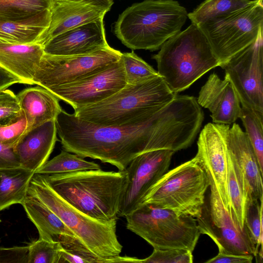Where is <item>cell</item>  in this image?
I'll return each instance as SVG.
<instances>
[{
  "mask_svg": "<svg viewBox=\"0 0 263 263\" xmlns=\"http://www.w3.org/2000/svg\"><path fill=\"white\" fill-rule=\"evenodd\" d=\"M157 111L140 122L103 126L62 109L55 121L57 134L64 149L123 171L141 154L161 149Z\"/></svg>",
  "mask_w": 263,
  "mask_h": 263,
  "instance_id": "cell-1",
  "label": "cell"
},
{
  "mask_svg": "<svg viewBox=\"0 0 263 263\" xmlns=\"http://www.w3.org/2000/svg\"><path fill=\"white\" fill-rule=\"evenodd\" d=\"M41 175L58 195L79 211L99 220L117 219L128 181L125 170L100 168Z\"/></svg>",
  "mask_w": 263,
  "mask_h": 263,
  "instance_id": "cell-2",
  "label": "cell"
},
{
  "mask_svg": "<svg viewBox=\"0 0 263 263\" xmlns=\"http://www.w3.org/2000/svg\"><path fill=\"white\" fill-rule=\"evenodd\" d=\"M176 95L159 74L126 84L106 99L75 109L73 114L99 126H122L144 120L171 101Z\"/></svg>",
  "mask_w": 263,
  "mask_h": 263,
  "instance_id": "cell-3",
  "label": "cell"
},
{
  "mask_svg": "<svg viewBox=\"0 0 263 263\" xmlns=\"http://www.w3.org/2000/svg\"><path fill=\"white\" fill-rule=\"evenodd\" d=\"M186 9L174 0H144L126 8L114 27L116 36L132 49L157 50L181 31Z\"/></svg>",
  "mask_w": 263,
  "mask_h": 263,
  "instance_id": "cell-4",
  "label": "cell"
},
{
  "mask_svg": "<svg viewBox=\"0 0 263 263\" xmlns=\"http://www.w3.org/2000/svg\"><path fill=\"white\" fill-rule=\"evenodd\" d=\"M152 58L157 62L158 74L176 94L220 66L206 37L192 23L165 41Z\"/></svg>",
  "mask_w": 263,
  "mask_h": 263,
  "instance_id": "cell-5",
  "label": "cell"
},
{
  "mask_svg": "<svg viewBox=\"0 0 263 263\" xmlns=\"http://www.w3.org/2000/svg\"><path fill=\"white\" fill-rule=\"evenodd\" d=\"M28 195L37 198L57 215L92 253L110 257L122 252L116 234L117 219L99 220L79 211L58 195L40 174L32 177Z\"/></svg>",
  "mask_w": 263,
  "mask_h": 263,
  "instance_id": "cell-6",
  "label": "cell"
},
{
  "mask_svg": "<svg viewBox=\"0 0 263 263\" xmlns=\"http://www.w3.org/2000/svg\"><path fill=\"white\" fill-rule=\"evenodd\" d=\"M209 186L207 175L193 158L165 173L147 191L141 204H149L197 218Z\"/></svg>",
  "mask_w": 263,
  "mask_h": 263,
  "instance_id": "cell-7",
  "label": "cell"
},
{
  "mask_svg": "<svg viewBox=\"0 0 263 263\" xmlns=\"http://www.w3.org/2000/svg\"><path fill=\"white\" fill-rule=\"evenodd\" d=\"M125 217L126 228L156 249L193 252L201 234L194 217L149 204H141Z\"/></svg>",
  "mask_w": 263,
  "mask_h": 263,
  "instance_id": "cell-8",
  "label": "cell"
},
{
  "mask_svg": "<svg viewBox=\"0 0 263 263\" xmlns=\"http://www.w3.org/2000/svg\"><path fill=\"white\" fill-rule=\"evenodd\" d=\"M222 67L236 53L263 34L262 0L197 25Z\"/></svg>",
  "mask_w": 263,
  "mask_h": 263,
  "instance_id": "cell-9",
  "label": "cell"
},
{
  "mask_svg": "<svg viewBox=\"0 0 263 263\" xmlns=\"http://www.w3.org/2000/svg\"><path fill=\"white\" fill-rule=\"evenodd\" d=\"M122 52L109 46L86 54L56 56L44 53L33 79L47 89L69 84L97 73L121 59Z\"/></svg>",
  "mask_w": 263,
  "mask_h": 263,
  "instance_id": "cell-10",
  "label": "cell"
},
{
  "mask_svg": "<svg viewBox=\"0 0 263 263\" xmlns=\"http://www.w3.org/2000/svg\"><path fill=\"white\" fill-rule=\"evenodd\" d=\"M205 198L201 214L196 218L200 234L208 235L218 248V252L256 255V246L246 228L241 229L231 217L214 184Z\"/></svg>",
  "mask_w": 263,
  "mask_h": 263,
  "instance_id": "cell-11",
  "label": "cell"
},
{
  "mask_svg": "<svg viewBox=\"0 0 263 263\" xmlns=\"http://www.w3.org/2000/svg\"><path fill=\"white\" fill-rule=\"evenodd\" d=\"M242 107L263 114V34L222 67Z\"/></svg>",
  "mask_w": 263,
  "mask_h": 263,
  "instance_id": "cell-12",
  "label": "cell"
},
{
  "mask_svg": "<svg viewBox=\"0 0 263 263\" xmlns=\"http://www.w3.org/2000/svg\"><path fill=\"white\" fill-rule=\"evenodd\" d=\"M127 84L121 59L79 81L49 88L74 110L101 101Z\"/></svg>",
  "mask_w": 263,
  "mask_h": 263,
  "instance_id": "cell-13",
  "label": "cell"
},
{
  "mask_svg": "<svg viewBox=\"0 0 263 263\" xmlns=\"http://www.w3.org/2000/svg\"><path fill=\"white\" fill-rule=\"evenodd\" d=\"M174 152L156 149L135 158L125 169L128 184L120 201L118 216L125 217L141 204L146 192L168 171Z\"/></svg>",
  "mask_w": 263,
  "mask_h": 263,
  "instance_id": "cell-14",
  "label": "cell"
},
{
  "mask_svg": "<svg viewBox=\"0 0 263 263\" xmlns=\"http://www.w3.org/2000/svg\"><path fill=\"white\" fill-rule=\"evenodd\" d=\"M230 125L209 123L202 128L197 142V153L193 158L204 171L210 185L214 184L227 209L228 151L227 136Z\"/></svg>",
  "mask_w": 263,
  "mask_h": 263,
  "instance_id": "cell-15",
  "label": "cell"
},
{
  "mask_svg": "<svg viewBox=\"0 0 263 263\" xmlns=\"http://www.w3.org/2000/svg\"><path fill=\"white\" fill-rule=\"evenodd\" d=\"M227 145L247 203L260 199L263 197V172L245 132L238 124L230 126Z\"/></svg>",
  "mask_w": 263,
  "mask_h": 263,
  "instance_id": "cell-16",
  "label": "cell"
},
{
  "mask_svg": "<svg viewBox=\"0 0 263 263\" xmlns=\"http://www.w3.org/2000/svg\"><path fill=\"white\" fill-rule=\"evenodd\" d=\"M103 18L73 28L51 38L43 45L44 53L56 56L77 55L108 47Z\"/></svg>",
  "mask_w": 263,
  "mask_h": 263,
  "instance_id": "cell-17",
  "label": "cell"
},
{
  "mask_svg": "<svg viewBox=\"0 0 263 263\" xmlns=\"http://www.w3.org/2000/svg\"><path fill=\"white\" fill-rule=\"evenodd\" d=\"M198 104L211 113L213 123L230 125L239 118L241 104L230 81L215 73L209 77L197 99Z\"/></svg>",
  "mask_w": 263,
  "mask_h": 263,
  "instance_id": "cell-18",
  "label": "cell"
},
{
  "mask_svg": "<svg viewBox=\"0 0 263 263\" xmlns=\"http://www.w3.org/2000/svg\"><path fill=\"white\" fill-rule=\"evenodd\" d=\"M109 10L86 3L54 0L50 9L48 27L37 44L42 46L48 40L66 31L104 18Z\"/></svg>",
  "mask_w": 263,
  "mask_h": 263,
  "instance_id": "cell-19",
  "label": "cell"
},
{
  "mask_svg": "<svg viewBox=\"0 0 263 263\" xmlns=\"http://www.w3.org/2000/svg\"><path fill=\"white\" fill-rule=\"evenodd\" d=\"M55 120L27 131L14 146L21 166L35 172L47 160L57 141Z\"/></svg>",
  "mask_w": 263,
  "mask_h": 263,
  "instance_id": "cell-20",
  "label": "cell"
},
{
  "mask_svg": "<svg viewBox=\"0 0 263 263\" xmlns=\"http://www.w3.org/2000/svg\"><path fill=\"white\" fill-rule=\"evenodd\" d=\"M21 204L37 229L39 238L59 242L65 249L83 245L60 218L37 198L27 195Z\"/></svg>",
  "mask_w": 263,
  "mask_h": 263,
  "instance_id": "cell-21",
  "label": "cell"
},
{
  "mask_svg": "<svg viewBox=\"0 0 263 263\" xmlns=\"http://www.w3.org/2000/svg\"><path fill=\"white\" fill-rule=\"evenodd\" d=\"M44 54L39 44H13L0 40V66L24 84H34L33 79Z\"/></svg>",
  "mask_w": 263,
  "mask_h": 263,
  "instance_id": "cell-22",
  "label": "cell"
},
{
  "mask_svg": "<svg viewBox=\"0 0 263 263\" xmlns=\"http://www.w3.org/2000/svg\"><path fill=\"white\" fill-rule=\"evenodd\" d=\"M16 97L27 120L26 132L49 121H55L62 110L59 99L40 86L23 89Z\"/></svg>",
  "mask_w": 263,
  "mask_h": 263,
  "instance_id": "cell-23",
  "label": "cell"
},
{
  "mask_svg": "<svg viewBox=\"0 0 263 263\" xmlns=\"http://www.w3.org/2000/svg\"><path fill=\"white\" fill-rule=\"evenodd\" d=\"M54 0H0V22L48 28Z\"/></svg>",
  "mask_w": 263,
  "mask_h": 263,
  "instance_id": "cell-24",
  "label": "cell"
},
{
  "mask_svg": "<svg viewBox=\"0 0 263 263\" xmlns=\"http://www.w3.org/2000/svg\"><path fill=\"white\" fill-rule=\"evenodd\" d=\"M34 174V172L21 166L0 169V211L22 203L28 195Z\"/></svg>",
  "mask_w": 263,
  "mask_h": 263,
  "instance_id": "cell-25",
  "label": "cell"
},
{
  "mask_svg": "<svg viewBox=\"0 0 263 263\" xmlns=\"http://www.w3.org/2000/svg\"><path fill=\"white\" fill-rule=\"evenodd\" d=\"M100 168L99 164L63 149L52 159L47 160L34 174L50 175Z\"/></svg>",
  "mask_w": 263,
  "mask_h": 263,
  "instance_id": "cell-26",
  "label": "cell"
},
{
  "mask_svg": "<svg viewBox=\"0 0 263 263\" xmlns=\"http://www.w3.org/2000/svg\"><path fill=\"white\" fill-rule=\"evenodd\" d=\"M227 194L228 198L227 210L233 219L241 229H243L245 228V216L247 199L229 152Z\"/></svg>",
  "mask_w": 263,
  "mask_h": 263,
  "instance_id": "cell-27",
  "label": "cell"
},
{
  "mask_svg": "<svg viewBox=\"0 0 263 263\" xmlns=\"http://www.w3.org/2000/svg\"><path fill=\"white\" fill-rule=\"evenodd\" d=\"M251 0H205L187 13L192 24L198 25L221 15L230 13L249 5Z\"/></svg>",
  "mask_w": 263,
  "mask_h": 263,
  "instance_id": "cell-28",
  "label": "cell"
},
{
  "mask_svg": "<svg viewBox=\"0 0 263 263\" xmlns=\"http://www.w3.org/2000/svg\"><path fill=\"white\" fill-rule=\"evenodd\" d=\"M47 28L27 23L0 22V40L13 44L37 43Z\"/></svg>",
  "mask_w": 263,
  "mask_h": 263,
  "instance_id": "cell-29",
  "label": "cell"
},
{
  "mask_svg": "<svg viewBox=\"0 0 263 263\" xmlns=\"http://www.w3.org/2000/svg\"><path fill=\"white\" fill-rule=\"evenodd\" d=\"M263 172V114L241 107L239 118Z\"/></svg>",
  "mask_w": 263,
  "mask_h": 263,
  "instance_id": "cell-30",
  "label": "cell"
},
{
  "mask_svg": "<svg viewBox=\"0 0 263 263\" xmlns=\"http://www.w3.org/2000/svg\"><path fill=\"white\" fill-rule=\"evenodd\" d=\"M140 261L141 259L126 256L100 257L91 252L83 245H79L69 249L63 248L61 252L59 263H141Z\"/></svg>",
  "mask_w": 263,
  "mask_h": 263,
  "instance_id": "cell-31",
  "label": "cell"
},
{
  "mask_svg": "<svg viewBox=\"0 0 263 263\" xmlns=\"http://www.w3.org/2000/svg\"><path fill=\"white\" fill-rule=\"evenodd\" d=\"M262 201L263 197L247 202L246 207L245 226L256 246V256L262 249Z\"/></svg>",
  "mask_w": 263,
  "mask_h": 263,
  "instance_id": "cell-32",
  "label": "cell"
},
{
  "mask_svg": "<svg viewBox=\"0 0 263 263\" xmlns=\"http://www.w3.org/2000/svg\"><path fill=\"white\" fill-rule=\"evenodd\" d=\"M127 84H134L159 75L157 71L133 51L121 56Z\"/></svg>",
  "mask_w": 263,
  "mask_h": 263,
  "instance_id": "cell-33",
  "label": "cell"
},
{
  "mask_svg": "<svg viewBox=\"0 0 263 263\" xmlns=\"http://www.w3.org/2000/svg\"><path fill=\"white\" fill-rule=\"evenodd\" d=\"M29 246L27 263H59L61 243L39 238Z\"/></svg>",
  "mask_w": 263,
  "mask_h": 263,
  "instance_id": "cell-34",
  "label": "cell"
},
{
  "mask_svg": "<svg viewBox=\"0 0 263 263\" xmlns=\"http://www.w3.org/2000/svg\"><path fill=\"white\" fill-rule=\"evenodd\" d=\"M193 252L182 249H156L141 263H192Z\"/></svg>",
  "mask_w": 263,
  "mask_h": 263,
  "instance_id": "cell-35",
  "label": "cell"
},
{
  "mask_svg": "<svg viewBox=\"0 0 263 263\" xmlns=\"http://www.w3.org/2000/svg\"><path fill=\"white\" fill-rule=\"evenodd\" d=\"M22 112L16 95L6 89L0 92V125L12 122Z\"/></svg>",
  "mask_w": 263,
  "mask_h": 263,
  "instance_id": "cell-36",
  "label": "cell"
},
{
  "mask_svg": "<svg viewBox=\"0 0 263 263\" xmlns=\"http://www.w3.org/2000/svg\"><path fill=\"white\" fill-rule=\"evenodd\" d=\"M27 126V120L23 111L12 122L0 125V143L8 147H13L26 133Z\"/></svg>",
  "mask_w": 263,
  "mask_h": 263,
  "instance_id": "cell-37",
  "label": "cell"
},
{
  "mask_svg": "<svg viewBox=\"0 0 263 263\" xmlns=\"http://www.w3.org/2000/svg\"><path fill=\"white\" fill-rule=\"evenodd\" d=\"M29 246L0 247V263H27Z\"/></svg>",
  "mask_w": 263,
  "mask_h": 263,
  "instance_id": "cell-38",
  "label": "cell"
},
{
  "mask_svg": "<svg viewBox=\"0 0 263 263\" xmlns=\"http://www.w3.org/2000/svg\"><path fill=\"white\" fill-rule=\"evenodd\" d=\"M254 256L250 255H237L218 252L215 257L208 259L206 263H252Z\"/></svg>",
  "mask_w": 263,
  "mask_h": 263,
  "instance_id": "cell-39",
  "label": "cell"
},
{
  "mask_svg": "<svg viewBox=\"0 0 263 263\" xmlns=\"http://www.w3.org/2000/svg\"><path fill=\"white\" fill-rule=\"evenodd\" d=\"M21 166L13 150V147H8L0 143V169Z\"/></svg>",
  "mask_w": 263,
  "mask_h": 263,
  "instance_id": "cell-40",
  "label": "cell"
},
{
  "mask_svg": "<svg viewBox=\"0 0 263 263\" xmlns=\"http://www.w3.org/2000/svg\"><path fill=\"white\" fill-rule=\"evenodd\" d=\"M15 83L24 84L20 78L0 66V92Z\"/></svg>",
  "mask_w": 263,
  "mask_h": 263,
  "instance_id": "cell-41",
  "label": "cell"
},
{
  "mask_svg": "<svg viewBox=\"0 0 263 263\" xmlns=\"http://www.w3.org/2000/svg\"><path fill=\"white\" fill-rule=\"evenodd\" d=\"M68 1L78 2L86 3L92 4L103 8L110 10L114 2H111L108 0H62Z\"/></svg>",
  "mask_w": 263,
  "mask_h": 263,
  "instance_id": "cell-42",
  "label": "cell"
},
{
  "mask_svg": "<svg viewBox=\"0 0 263 263\" xmlns=\"http://www.w3.org/2000/svg\"><path fill=\"white\" fill-rule=\"evenodd\" d=\"M108 1L111 2H113V0H108Z\"/></svg>",
  "mask_w": 263,
  "mask_h": 263,
  "instance_id": "cell-43",
  "label": "cell"
},
{
  "mask_svg": "<svg viewBox=\"0 0 263 263\" xmlns=\"http://www.w3.org/2000/svg\"><path fill=\"white\" fill-rule=\"evenodd\" d=\"M1 222V219H0V222Z\"/></svg>",
  "mask_w": 263,
  "mask_h": 263,
  "instance_id": "cell-44",
  "label": "cell"
}]
</instances>
